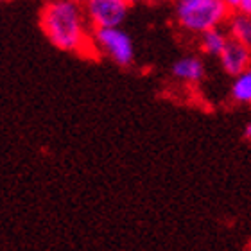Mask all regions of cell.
Returning <instances> with one entry per match:
<instances>
[{
  "label": "cell",
  "mask_w": 251,
  "mask_h": 251,
  "mask_svg": "<svg viewBox=\"0 0 251 251\" xmlns=\"http://www.w3.org/2000/svg\"><path fill=\"white\" fill-rule=\"evenodd\" d=\"M40 27L49 42L63 52L95 56L83 4L74 0H49L40 11Z\"/></svg>",
  "instance_id": "obj_1"
},
{
  "label": "cell",
  "mask_w": 251,
  "mask_h": 251,
  "mask_svg": "<svg viewBox=\"0 0 251 251\" xmlns=\"http://www.w3.org/2000/svg\"><path fill=\"white\" fill-rule=\"evenodd\" d=\"M230 16V5L223 0H174V18L188 34L223 27Z\"/></svg>",
  "instance_id": "obj_2"
},
{
  "label": "cell",
  "mask_w": 251,
  "mask_h": 251,
  "mask_svg": "<svg viewBox=\"0 0 251 251\" xmlns=\"http://www.w3.org/2000/svg\"><path fill=\"white\" fill-rule=\"evenodd\" d=\"M95 56H104L119 67H129L135 61V45L129 34L119 27H100L92 31Z\"/></svg>",
  "instance_id": "obj_3"
},
{
  "label": "cell",
  "mask_w": 251,
  "mask_h": 251,
  "mask_svg": "<svg viewBox=\"0 0 251 251\" xmlns=\"http://www.w3.org/2000/svg\"><path fill=\"white\" fill-rule=\"evenodd\" d=\"M129 0H84L83 9L92 29L119 27L127 16Z\"/></svg>",
  "instance_id": "obj_4"
},
{
  "label": "cell",
  "mask_w": 251,
  "mask_h": 251,
  "mask_svg": "<svg viewBox=\"0 0 251 251\" xmlns=\"http://www.w3.org/2000/svg\"><path fill=\"white\" fill-rule=\"evenodd\" d=\"M217 58H219L223 70L228 75H237L242 70H246L248 67H251V50L246 45H242V43L235 42L231 38L228 40L223 52Z\"/></svg>",
  "instance_id": "obj_5"
},
{
  "label": "cell",
  "mask_w": 251,
  "mask_h": 251,
  "mask_svg": "<svg viewBox=\"0 0 251 251\" xmlns=\"http://www.w3.org/2000/svg\"><path fill=\"white\" fill-rule=\"evenodd\" d=\"M173 77L179 83L198 84L204 77V63L198 56H183L173 65Z\"/></svg>",
  "instance_id": "obj_6"
},
{
  "label": "cell",
  "mask_w": 251,
  "mask_h": 251,
  "mask_svg": "<svg viewBox=\"0 0 251 251\" xmlns=\"http://www.w3.org/2000/svg\"><path fill=\"white\" fill-rule=\"evenodd\" d=\"M226 25H228V36L235 42L246 45L251 50V16L242 15L237 11L235 15H230L228 20H226Z\"/></svg>",
  "instance_id": "obj_7"
},
{
  "label": "cell",
  "mask_w": 251,
  "mask_h": 251,
  "mask_svg": "<svg viewBox=\"0 0 251 251\" xmlns=\"http://www.w3.org/2000/svg\"><path fill=\"white\" fill-rule=\"evenodd\" d=\"M228 40H230L228 32H225L221 27H215V29H210V31L199 34V47L208 56H219Z\"/></svg>",
  "instance_id": "obj_8"
},
{
  "label": "cell",
  "mask_w": 251,
  "mask_h": 251,
  "mask_svg": "<svg viewBox=\"0 0 251 251\" xmlns=\"http://www.w3.org/2000/svg\"><path fill=\"white\" fill-rule=\"evenodd\" d=\"M230 94L237 104H251V67L233 75Z\"/></svg>",
  "instance_id": "obj_9"
},
{
  "label": "cell",
  "mask_w": 251,
  "mask_h": 251,
  "mask_svg": "<svg viewBox=\"0 0 251 251\" xmlns=\"http://www.w3.org/2000/svg\"><path fill=\"white\" fill-rule=\"evenodd\" d=\"M235 7L239 9V13H242V15L251 16V0H239Z\"/></svg>",
  "instance_id": "obj_10"
},
{
  "label": "cell",
  "mask_w": 251,
  "mask_h": 251,
  "mask_svg": "<svg viewBox=\"0 0 251 251\" xmlns=\"http://www.w3.org/2000/svg\"><path fill=\"white\" fill-rule=\"evenodd\" d=\"M244 138L246 140H251V121L246 124V127H244Z\"/></svg>",
  "instance_id": "obj_11"
},
{
  "label": "cell",
  "mask_w": 251,
  "mask_h": 251,
  "mask_svg": "<svg viewBox=\"0 0 251 251\" xmlns=\"http://www.w3.org/2000/svg\"><path fill=\"white\" fill-rule=\"evenodd\" d=\"M223 2H226V4L230 5V7H235L237 2H239V0H223Z\"/></svg>",
  "instance_id": "obj_12"
},
{
  "label": "cell",
  "mask_w": 251,
  "mask_h": 251,
  "mask_svg": "<svg viewBox=\"0 0 251 251\" xmlns=\"http://www.w3.org/2000/svg\"><path fill=\"white\" fill-rule=\"evenodd\" d=\"M152 2H160V0H152Z\"/></svg>",
  "instance_id": "obj_13"
},
{
  "label": "cell",
  "mask_w": 251,
  "mask_h": 251,
  "mask_svg": "<svg viewBox=\"0 0 251 251\" xmlns=\"http://www.w3.org/2000/svg\"><path fill=\"white\" fill-rule=\"evenodd\" d=\"M2 2H4V0H0V4H2Z\"/></svg>",
  "instance_id": "obj_14"
}]
</instances>
